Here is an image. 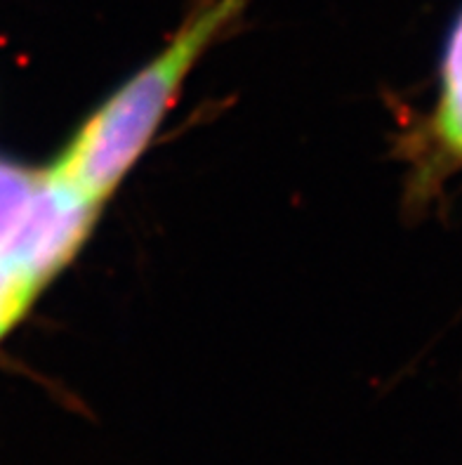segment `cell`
Masks as SVG:
<instances>
[{"label": "cell", "mask_w": 462, "mask_h": 465, "mask_svg": "<svg viewBox=\"0 0 462 465\" xmlns=\"http://www.w3.org/2000/svg\"><path fill=\"white\" fill-rule=\"evenodd\" d=\"M243 5L246 0H212L203 5L163 53L142 66L81 125L47 175L102 206L149 147L196 59Z\"/></svg>", "instance_id": "cell-1"}, {"label": "cell", "mask_w": 462, "mask_h": 465, "mask_svg": "<svg viewBox=\"0 0 462 465\" xmlns=\"http://www.w3.org/2000/svg\"><path fill=\"white\" fill-rule=\"evenodd\" d=\"M432 130L446 156L462 161V15L446 43L441 64V93Z\"/></svg>", "instance_id": "cell-2"}, {"label": "cell", "mask_w": 462, "mask_h": 465, "mask_svg": "<svg viewBox=\"0 0 462 465\" xmlns=\"http://www.w3.org/2000/svg\"><path fill=\"white\" fill-rule=\"evenodd\" d=\"M45 286L47 282L38 274L0 255V341L29 312Z\"/></svg>", "instance_id": "cell-3"}, {"label": "cell", "mask_w": 462, "mask_h": 465, "mask_svg": "<svg viewBox=\"0 0 462 465\" xmlns=\"http://www.w3.org/2000/svg\"><path fill=\"white\" fill-rule=\"evenodd\" d=\"M38 183L41 173L24 171L19 165L0 161V248L22 220Z\"/></svg>", "instance_id": "cell-4"}]
</instances>
